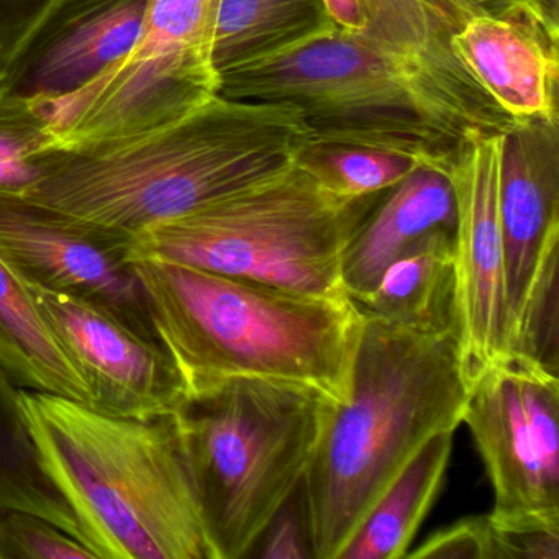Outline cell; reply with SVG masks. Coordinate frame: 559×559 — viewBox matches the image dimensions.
Returning a JSON list of instances; mask_svg holds the SVG:
<instances>
[{"label": "cell", "mask_w": 559, "mask_h": 559, "mask_svg": "<svg viewBox=\"0 0 559 559\" xmlns=\"http://www.w3.org/2000/svg\"><path fill=\"white\" fill-rule=\"evenodd\" d=\"M309 136L296 107L215 94L158 129L51 153L17 201L127 241L150 225L281 175Z\"/></svg>", "instance_id": "6da1fadb"}, {"label": "cell", "mask_w": 559, "mask_h": 559, "mask_svg": "<svg viewBox=\"0 0 559 559\" xmlns=\"http://www.w3.org/2000/svg\"><path fill=\"white\" fill-rule=\"evenodd\" d=\"M471 382L457 330L418 332L362 312L348 397L333 405L304 479L313 558L340 559L417 451L456 431Z\"/></svg>", "instance_id": "7a4b0ae2"}, {"label": "cell", "mask_w": 559, "mask_h": 559, "mask_svg": "<svg viewBox=\"0 0 559 559\" xmlns=\"http://www.w3.org/2000/svg\"><path fill=\"white\" fill-rule=\"evenodd\" d=\"M150 322L186 397L230 379H271L348 397L362 312L326 299L168 261H133Z\"/></svg>", "instance_id": "3957f363"}, {"label": "cell", "mask_w": 559, "mask_h": 559, "mask_svg": "<svg viewBox=\"0 0 559 559\" xmlns=\"http://www.w3.org/2000/svg\"><path fill=\"white\" fill-rule=\"evenodd\" d=\"M40 469L96 559H212L176 412L116 417L19 389Z\"/></svg>", "instance_id": "277c9868"}, {"label": "cell", "mask_w": 559, "mask_h": 559, "mask_svg": "<svg viewBox=\"0 0 559 559\" xmlns=\"http://www.w3.org/2000/svg\"><path fill=\"white\" fill-rule=\"evenodd\" d=\"M335 402L271 379H230L176 411L212 559L250 555L302 486Z\"/></svg>", "instance_id": "5b68a950"}, {"label": "cell", "mask_w": 559, "mask_h": 559, "mask_svg": "<svg viewBox=\"0 0 559 559\" xmlns=\"http://www.w3.org/2000/svg\"><path fill=\"white\" fill-rule=\"evenodd\" d=\"M218 94L287 104L312 140L366 143L451 159L473 130L411 64L362 35L333 27L218 74Z\"/></svg>", "instance_id": "8992f818"}, {"label": "cell", "mask_w": 559, "mask_h": 559, "mask_svg": "<svg viewBox=\"0 0 559 559\" xmlns=\"http://www.w3.org/2000/svg\"><path fill=\"white\" fill-rule=\"evenodd\" d=\"M382 192L338 198L293 165L260 185L143 228L126 241L127 261H168L345 299L346 245Z\"/></svg>", "instance_id": "52a82bcc"}, {"label": "cell", "mask_w": 559, "mask_h": 559, "mask_svg": "<svg viewBox=\"0 0 559 559\" xmlns=\"http://www.w3.org/2000/svg\"><path fill=\"white\" fill-rule=\"evenodd\" d=\"M559 378L503 353L473 372L463 424L492 484L493 513L559 516Z\"/></svg>", "instance_id": "ba28073f"}, {"label": "cell", "mask_w": 559, "mask_h": 559, "mask_svg": "<svg viewBox=\"0 0 559 559\" xmlns=\"http://www.w3.org/2000/svg\"><path fill=\"white\" fill-rule=\"evenodd\" d=\"M218 94L204 50H158L135 41L83 86L34 97L47 120L51 153L116 142L181 119Z\"/></svg>", "instance_id": "9c48e42d"}, {"label": "cell", "mask_w": 559, "mask_h": 559, "mask_svg": "<svg viewBox=\"0 0 559 559\" xmlns=\"http://www.w3.org/2000/svg\"><path fill=\"white\" fill-rule=\"evenodd\" d=\"M25 286L55 342L86 382L91 407L130 418L158 417L181 407L185 385L156 340L83 297Z\"/></svg>", "instance_id": "30bf717a"}, {"label": "cell", "mask_w": 559, "mask_h": 559, "mask_svg": "<svg viewBox=\"0 0 559 559\" xmlns=\"http://www.w3.org/2000/svg\"><path fill=\"white\" fill-rule=\"evenodd\" d=\"M0 258L25 284L83 297L156 340L142 283L127 261L126 241L0 198Z\"/></svg>", "instance_id": "8fae6325"}, {"label": "cell", "mask_w": 559, "mask_h": 559, "mask_svg": "<svg viewBox=\"0 0 559 559\" xmlns=\"http://www.w3.org/2000/svg\"><path fill=\"white\" fill-rule=\"evenodd\" d=\"M502 133H473L450 165L456 195V304L471 371L509 352L503 243L499 221Z\"/></svg>", "instance_id": "7c38bea8"}, {"label": "cell", "mask_w": 559, "mask_h": 559, "mask_svg": "<svg viewBox=\"0 0 559 559\" xmlns=\"http://www.w3.org/2000/svg\"><path fill=\"white\" fill-rule=\"evenodd\" d=\"M497 198L510 348L539 277L559 260L558 117L515 120L502 133Z\"/></svg>", "instance_id": "4fadbf2b"}, {"label": "cell", "mask_w": 559, "mask_h": 559, "mask_svg": "<svg viewBox=\"0 0 559 559\" xmlns=\"http://www.w3.org/2000/svg\"><path fill=\"white\" fill-rule=\"evenodd\" d=\"M451 48L510 119L558 117V38L535 19L473 15Z\"/></svg>", "instance_id": "5bb4252c"}, {"label": "cell", "mask_w": 559, "mask_h": 559, "mask_svg": "<svg viewBox=\"0 0 559 559\" xmlns=\"http://www.w3.org/2000/svg\"><path fill=\"white\" fill-rule=\"evenodd\" d=\"M451 159L425 162L385 189L349 238L342 281L356 306L374 290L382 273L420 238L437 228L456 230Z\"/></svg>", "instance_id": "9a60e30c"}, {"label": "cell", "mask_w": 559, "mask_h": 559, "mask_svg": "<svg viewBox=\"0 0 559 559\" xmlns=\"http://www.w3.org/2000/svg\"><path fill=\"white\" fill-rule=\"evenodd\" d=\"M148 0H63L19 83L32 96L83 86L139 40Z\"/></svg>", "instance_id": "2e32d148"}, {"label": "cell", "mask_w": 559, "mask_h": 559, "mask_svg": "<svg viewBox=\"0 0 559 559\" xmlns=\"http://www.w3.org/2000/svg\"><path fill=\"white\" fill-rule=\"evenodd\" d=\"M366 313L418 332L457 330L456 230L437 228L382 273L358 304Z\"/></svg>", "instance_id": "e0dca14e"}, {"label": "cell", "mask_w": 559, "mask_h": 559, "mask_svg": "<svg viewBox=\"0 0 559 559\" xmlns=\"http://www.w3.org/2000/svg\"><path fill=\"white\" fill-rule=\"evenodd\" d=\"M454 431L431 437L369 510L340 559H401L433 506L453 450Z\"/></svg>", "instance_id": "ac0fdd59"}, {"label": "cell", "mask_w": 559, "mask_h": 559, "mask_svg": "<svg viewBox=\"0 0 559 559\" xmlns=\"http://www.w3.org/2000/svg\"><path fill=\"white\" fill-rule=\"evenodd\" d=\"M333 27L322 0H214L209 55L221 74Z\"/></svg>", "instance_id": "d6986e66"}, {"label": "cell", "mask_w": 559, "mask_h": 559, "mask_svg": "<svg viewBox=\"0 0 559 559\" xmlns=\"http://www.w3.org/2000/svg\"><path fill=\"white\" fill-rule=\"evenodd\" d=\"M0 366L19 389L93 404L90 389L38 313L24 281L0 258Z\"/></svg>", "instance_id": "ffe728a7"}, {"label": "cell", "mask_w": 559, "mask_h": 559, "mask_svg": "<svg viewBox=\"0 0 559 559\" xmlns=\"http://www.w3.org/2000/svg\"><path fill=\"white\" fill-rule=\"evenodd\" d=\"M27 512L50 520L83 543L81 526L40 469L19 407V388L0 366V515Z\"/></svg>", "instance_id": "44dd1931"}, {"label": "cell", "mask_w": 559, "mask_h": 559, "mask_svg": "<svg viewBox=\"0 0 559 559\" xmlns=\"http://www.w3.org/2000/svg\"><path fill=\"white\" fill-rule=\"evenodd\" d=\"M430 159L366 143L307 140L294 165L338 198L356 199L391 189Z\"/></svg>", "instance_id": "7402d4cb"}, {"label": "cell", "mask_w": 559, "mask_h": 559, "mask_svg": "<svg viewBox=\"0 0 559 559\" xmlns=\"http://www.w3.org/2000/svg\"><path fill=\"white\" fill-rule=\"evenodd\" d=\"M48 155L47 120L34 97L15 86L0 87V198H24Z\"/></svg>", "instance_id": "603a6c76"}, {"label": "cell", "mask_w": 559, "mask_h": 559, "mask_svg": "<svg viewBox=\"0 0 559 559\" xmlns=\"http://www.w3.org/2000/svg\"><path fill=\"white\" fill-rule=\"evenodd\" d=\"M63 0H0V87L19 86Z\"/></svg>", "instance_id": "cb8c5ba5"}, {"label": "cell", "mask_w": 559, "mask_h": 559, "mask_svg": "<svg viewBox=\"0 0 559 559\" xmlns=\"http://www.w3.org/2000/svg\"><path fill=\"white\" fill-rule=\"evenodd\" d=\"M212 4L214 0H148L136 41L158 50L209 53Z\"/></svg>", "instance_id": "d4e9b609"}, {"label": "cell", "mask_w": 559, "mask_h": 559, "mask_svg": "<svg viewBox=\"0 0 559 559\" xmlns=\"http://www.w3.org/2000/svg\"><path fill=\"white\" fill-rule=\"evenodd\" d=\"M0 559H96L80 539L34 513L0 515Z\"/></svg>", "instance_id": "484cf974"}, {"label": "cell", "mask_w": 559, "mask_h": 559, "mask_svg": "<svg viewBox=\"0 0 559 559\" xmlns=\"http://www.w3.org/2000/svg\"><path fill=\"white\" fill-rule=\"evenodd\" d=\"M492 559H559V516L487 513Z\"/></svg>", "instance_id": "4316f807"}, {"label": "cell", "mask_w": 559, "mask_h": 559, "mask_svg": "<svg viewBox=\"0 0 559 559\" xmlns=\"http://www.w3.org/2000/svg\"><path fill=\"white\" fill-rule=\"evenodd\" d=\"M250 555L261 559L313 558L304 483L274 513Z\"/></svg>", "instance_id": "83f0119b"}, {"label": "cell", "mask_w": 559, "mask_h": 559, "mask_svg": "<svg viewBox=\"0 0 559 559\" xmlns=\"http://www.w3.org/2000/svg\"><path fill=\"white\" fill-rule=\"evenodd\" d=\"M412 559H492L489 519L487 515L467 516L421 543L407 552Z\"/></svg>", "instance_id": "f1b7e54d"}, {"label": "cell", "mask_w": 559, "mask_h": 559, "mask_svg": "<svg viewBox=\"0 0 559 559\" xmlns=\"http://www.w3.org/2000/svg\"><path fill=\"white\" fill-rule=\"evenodd\" d=\"M326 14L340 31L349 34H368V14L365 0H322Z\"/></svg>", "instance_id": "f546056e"}, {"label": "cell", "mask_w": 559, "mask_h": 559, "mask_svg": "<svg viewBox=\"0 0 559 559\" xmlns=\"http://www.w3.org/2000/svg\"><path fill=\"white\" fill-rule=\"evenodd\" d=\"M463 2L471 9L474 15H490V17L500 19L522 17V15H526V17H532L539 22V19L536 17L535 9H533V0H463ZM539 24H542V22H539ZM543 27H545V25H543Z\"/></svg>", "instance_id": "4dcf8cb0"}]
</instances>
